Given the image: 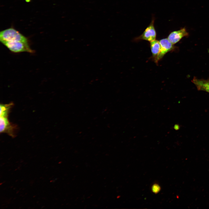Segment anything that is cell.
Returning <instances> with one entry per match:
<instances>
[{
    "mask_svg": "<svg viewBox=\"0 0 209 209\" xmlns=\"http://www.w3.org/2000/svg\"><path fill=\"white\" fill-rule=\"evenodd\" d=\"M0 40L2 43L6 42H28L27 38L19 32L12 28L0 32Z\"/></svg>",
    "mask_w": 209,
    "mask_h": 209,
    "instance_id": "obj_1",
    "label": "cell"
},
{
    "mask_svg": "<svg viewBox=\"0 0 209 209\" xmlns=\"http://www.w3.org/2000/svg\"><path fill=\"white\" fill-rule=\"evenodd\" d=\"M2 44L10 51L15 53L27 52L33 53L34 51L30 48L28 42H6Z\"/></svg>",
    "mask_w": 209,
    "mask_h": 209,
    "instance_id": "obj_2",
    "label": "cell"
},
{
    "mask_svg": "<svg viewBox=\"0 0 209 209\" xmlns=\"http://www.w3.org/2000/svg\"><path fill=\"white\" fill-rule=\"evenodd\" d=\"M154 18L152 19L151 22L146 28L143 33L135 38L136 41L143 40L150 42L156 39V33L154 26Z\"/></svg>",
    "mask_w": 209,
    "mask_h": 209,
    "instance_id": "obj_3",
    "label": "cell"
},
{
    "mask_svg": "<svg viewBox=\"0 0 209 209\" xmlns=\"http://www.w3.org/2000/svg\"><path fill=\"white\" fill-rule=\"evenodd\" d=\"M0 133H6L12 137L16 136L17 127L10 123L8 117L0 116Z\"/></svg>",
    "mask_w": 209,
    "mask_h": 209,
    "instance_id": "obj_4",
    "label": "cell"
},
{
    "mask_svg": "<svg viewBox=\"0 0 209 209\" xmlns=\"http://www.w3.org/2000/svg\"><path fill=\"white\" fill-rule=\"evenodd\" d=\"M188 35V33L185 28H184L171 33L168 36L167 39L174 45L179 41L182 38Z\"/></svg>",
    "mask_w": 209,
    "mask_h": 209,
    "instance_id": "obj_5",
    "label": "cell"
},
{
    "mask_svg": "<svg viewBox=\"0 0 209 209\" xmlns=\"http://www.w3.org/2000/svg\"><path fill=\"white\" fill-rule=\"evenodd\" d=\"M150 47L153 60L156 63L159 60L161 53V46L159 41L156 39L150 42Z\"/></svg>",
    "mask_w": 209,
    "mask_h": 209,
    "instance_id": "obj_6",
    "label": "cell"
},
{
    "mask_svg": "<svg viewBox=\"0 0 209 209\" xmlns=\"http://www.w3.org/2000/svg\"><path fill=\"white\" fill-rule=\"evenodd\" d=\"M161 46V53L159 59L160 60L168 52L174 49V46L167 38H164L159 41Z\"/></svg>",
    "mask_w": 209,
    "mask_h": 209,
    "instance_id": "obj_7",
    "label": "cell"
},
{
    "mask_svg": "<svg viewBox=\"0 0 209 209\" xmlns=\"http://www.w3.org/2000/svg\"><path fill=\"white\" fill-rule=\"evenodd\" d=\"M198 90L209 93V79H198L194 77L192 80Z\"/></svg>",
    "mask_w": 209,
    "mask_h": 209,
    "instance_id": "obj_8",
    "label": "cell"
},
{
    "mask_svg": "<svg viewBox=\"0 0 209 209\" xmlns=\"http://www.w3.org/2000/svg\"><path fill=\"white\" fill-rule=\"evenodd\" d=\"M12 103L0 105V116L8 117L10 110L13 105Z\"/></svg>",
    "mask_w": 209,
    "mask_h": 209,
    "instance_id": "obj_9",
    "label": "cell"
},
{
    "mask_svg": "<svg viewBox=\"0 0 209 209\" xmlns=\"http://www.w3.org/2000/svg\"><path fill=\"white\" fill-rule=\"evenodd\" d=\"M160 189L159 186L156 185H154L152 188L153 192L155 193L158 192L160 190Z\"/></svg>",
    "mask_w": 209,
    "mask_h": 209,
    "instance_id": "obj_10",
    "label": "cell"
}]
</instances>
